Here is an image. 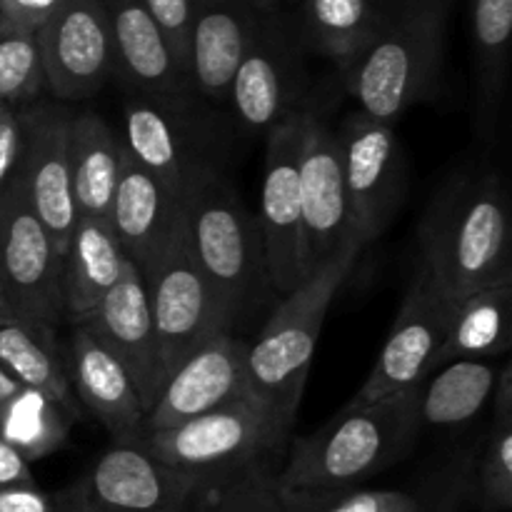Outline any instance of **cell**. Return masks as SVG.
Here are the masks:
<instances>
[{"instance_id": "484cf974", "label": "cell", "mask_w": 512, "mask_h": 512, "mask_svg": "<svg viewBox=\"0 0 512 512\" xmlns=\"http://www.w3.org/2000/svg\"><path fill=\"white\" fill-rule=\"evenodd\" d=\"M123 138L98 113L73 115L70 123V178L78 218L108 220L118 183Z\"/></svg>"}, {"instance_id": "8d00e7d4", "label": "cell", "mask_w": 512, "mask_h": 512, "mask_svg": "<svg viewBox=\"0 0 512 512\" xmlns=\"http://www.w3.org/2000/svg\"><path fill=\"white\" fill-rule=\"evenodd\" d=\"M0 512H58L55 495L35 485H13L0 488Z\"/></svg>"}, {"instance_id": "e575fe53", "label": "cell", "mask_w": 512, "mask_h": 512, "mask_svg": "<svg viewBox=\"0 0 512 512\" xmlns=\"http://www.w3.org/2000/svg\"><path fill=\"white\" fill-rule=\"evenodd\" d=\"M23 160V125L20 110L0 105V198L13 188Z\"/></svg>"}, {"instance_id": "ac0fdd59", "label": "cell", "mask_w": 512, "mask_h": 512, "mask_svg": "<svg viewBox=\"0 0 512 512\" xmlns=\"http://www.w3.org/2000/svg\"><path fill=\"white\" fill-rule=\"evenodd\" d=\"M78 325H85L123 363L148 413L163 378L148 290L138 265L125 260L123 275L113 290L100 300L90 318Z\"/></svg>"}, {"instance_id": "1f68e13d", "label": "cell", "mask_w": 512, "mask_h": 512, "mask_svg": "<svg viewBox=\"0 0 512 512\" xmlns=\"http://www.w3.org/2000/svg\"><path fill=\"white\" fill-rule=\"evenodd\" d=\"M260 512H445L438 493L410 490H343L318 498H283L270 493Z\"/></svg>"}, {"instance_id": "8fae6325", "label": "cell", "mask_w": 512, "mask_h": 512, "mask_svg": "<svg viewBox=\"0 0 512 512\" xmlns=\"http://www.w3.org/2000/svg\"><path fill=\"white\" fill-rule=\"evenodd\" d=\"M453 305L443 298L428 268L418 260L393 330L348 408H365L390 395L420 388L433 375L435 355L448 330Z\"/></svg>"}, {"instance_id": "603a6c76", "label": "cell", "mask_w": 512, "mask_h": 512, "mask_svg": "<svg viewBox=\"0 0 512 512\" xmlns=\"http://www.w3.org/2000/svg\"><path fill=\"white\" fill-rule=\"evenodd\" d=\"M123 123V145L130 158L183 203L198 163L190 158L173 105L145 95H130L125 100Z\"/></svg>"}, {"instance_id": "ffe728a7", "label": "cell", "mask_w": 512, "mask_h": 512, "mask_svg": "<svg viewBox=\"0 0 512 512\" xmlns=\"http://www.w3.org/2000/svg\"><path fill=\"white\" fill-rule=\"evenodd\" d=\"M115 45L118 73L125 75L138 95L160 103L180 105L193 88L175 63L163 30L143 0H100Z\"/></svg>"}, {"instance_id": "cb8c5ba5", "label": "cell", "mask_w": 512, "mask_h": 512, "mask_svg": "<svg viewBox=\"0 0 512 512\" xmlns=\"http://www.w3.org/2000/svg\"><path fill=\"white\" fill-rule=\"evenodd\" d=\"M123 268L125 255L108 220L80 215L63 253V318L73 325L88 320L100 300L118 283Z\"/></svg>"}, {"instance_id": "b9f144b4", "label": "cell", "mask_w": 512, "mask_h": 512, "mask_svg": "<svg viewBox=\"0 0 512 512\" xmlns=\"http://www.w3.org/2000/svg\"><path fill=\"white\" fill-rule=\"evenodd\" d=\"M258 15H273L280 10V0H250Z\"/></svg>"}, {"instance_id": "d6a6232c", "label": "cell", "mask_w": 512, "mask_h": 512, "mask_svg": "<svg viewBox=\"0 0 512 512\" xmlns=\"http://www.w3.org/2000/svg\"><path fill=\"white\" fill-rule=\"evenodd\" d=\"M43 88V60L35 33L0 28V105L20 110Z\"/></svg>"}, {"instance_id": "6da1fadb", "label": "cell", "mask_w": 512, "mask_h": 512, "mask_svg": "<svg viewBox=\"0 0 512 512\" xmlns=\"http://www.w3.org/2000/svg\"><path fill=\"white\" fill-rule=\"evenodd\" d=\"M290 435L263 405L240 398L178 428L143 435L138 445L193 485L198 512H215L243 490L278 478Z\"/></svg>"}, {"instance_id": "f546056e", "label": "cell", "mask_w": 512, "mask_h": 512, "mask_svg": "<svg viewBox=\"0 0 512 512\" xmlns=\"http://www.w3.org/2000/svg\"><path fill=\"white\" fill-rule=\"evenodd\" d=\"M298 43L345 65L373 35L385 0H298Z\"/></svg>"}, {"instance_id": "836d02e7", "label": "cell", "mask_w": 512, "mask_h": 512, "mask_svg": "<svg viewBox=\"0 0 512 512\" xmlns=\"http://www.w3.org/2000/svg\"><path fill=\"white\" fill-rule=\"evenodd\" d=\"M163 30L175 63L190 78V8L193 0H143Z\"/></svg>"}, {"instance_id": "4316f807", "label": "cell", "mask_w": 512, "mask_h": 512, "mask_svg": "<svg viewBox=\"0 0 512 512\" xmlns=\"http://www.w3.org/2000/svg\"><path fill=\"white\" fill-rule=\"evenodd\" d=\"M512 283L470 293L450 310L433 373L453 360H495L510 350Z\"/></svg>"}, {"instance_id": "7a4b0ae2", "label": "cell", "mask_w": 512, "mask_h": 512, "mask_svg": "<svg viewBox=\"0 0 512 512\" xmlns=\"http://www.w3.org/2000/svg\"><path fill=\"white\" fill-rule=\"evenodd\" d=\"M420 388L365 408L345 405L330 423L305 438H290L275 490L283 498H318L358 488L403 460L420 433Z\"/></svg>"}, {"instance_id": "9a60e30c", "label": "cell", "mask_w": 512, "mask_h": 512, "mask_svg": "<svg viewBox=\"0 0 512 512\" xmlns=\"http://www.w3.org/2000/svg\"><path fill=\"white\" fill-rule=\"evenodd\" d=\"M70 123L73 113L63 105L38 103L20 110L23 125V160L18 185L60 255L78 223L70 178Z\"/></svg>"}, {"instance_id": "9c48e42d", "label": "cell", "mask_w": 512, "mask_h": 512, "mask_svg": "<svg viewBox=\"0 0 512 512\" xmlns=\"http://www.w3.org/2000/svg\"><path fill=\"white\" fill-rule=\"evenodd\" d=\"M300 140L303 110L293 108L268 130L265 140L263 190H260V243H263L268 283L288 295L308 280L300 210Z\"/></svg>"}, {"instance_id": "f35d334b", "label": "cell", "mask_w": 512, "mask_h": 512, "mask_svg": "<svg viewBox=\"0 0 512 512\" xmlns=\"http://www.w3.org/2000/svg\"><path fill=\"white\" fill-rule=\"evenodd\" d=\"M493 420H512V363L505 360L493 390Z\"/></svg>"}, {"instance_id": "83f0119b", "label": "cell", "mask_w": 512, "mask_h": 512, "mask_svg": "<svg viewBox=\"0 0 512 512\" xmlns=\"http://www.w3.org/2000/svg\"><path fill=\"white\" fill-rule=\"evenodd\" d=\"M498 365L495 360H453L420 385V428L458 430L473 423L493 398Z\"/></svg>"}, {"instance_id": "ab89813d", "label": "cell", "mask_w": 512, "mask_h": 512, "mask_svg": "<svg viewBox=\"0 0 512 512\" xmlns=\"http://www.w3.org/2000/svg\"><path fill=\"white\" fill-rule=\"evenodd\" d=\"M18 390H20V385L13 383V380H10L8 375H5V370L0 368V408H3V405L8 403V400L13 398V395L18 393Z\"/></svg>"}, {"instance_id": "5b68a950", "label": "cell", "mask_w": 512, "mask_h": 512, "mask_svg": "<svg viewBox=\"0 0 512 512\" xmlns=\"http://www.w3.org/2000/svg\"><path fill=\"white\" fill-rule=\"evenodd\" d=\"M360 253L363 248L353 245L335 263L315 270L293 293L283 295L258 338L248 343V398L263 405L288 433H293L325 315Z\"/></svg>"}, {"instance_id": "d6986e66", "label": "cell", "mask_w": 512, "mask_h": 512, "mask_svg": "<svg viewBox=\"0 0 512 512\" xmlns=\"http://www.w3.org/2000/svg\"><path fill=\"white\" fill-rule=\"evenodd\" d=\"M65 368L75 403L108 430L113 443H138L143 438L145 408L128 370L85 325L73 328Z\"/></svg>"}, {"instance_id": "8992f818", "label": "cell", "mask_w": 512, "mask_h": 512, "mask_svg": "<svg viewBox=\"0 0 512 512\" xmlns=\"http://www.w3.org/2000/svg\"><path fill=\"white\" fill-rule=\"evenodd\" d=\"M183 228L195 265L233 323L268 283L258 220L208 165H198L183 195Z\"/></svg>"}, {"instance_id": "7402d4cb", "label": "cell", "mask_w": 512, "mask_h": 512, "mask_svg": "<svg viewBox=\"0 0 512 512\" xmlns=\"http://www.w3.org/2000/svg\"><path fill=\"white\" fill-rule=\"evenodd\" d=\"M183 203L145 173L123 145L118 183L110 200L108 223L125 260L143 270L178 228Z\"/></svg>"}, {"instance_id": "277c9868", "label": "cell", "mask_w": 512, "mask_h": 512, "mask_svg": "<svg viewBox=\"0 0 512 512\" xmlns=\"http://www.w3.org/2000/svg\"><path fill=\"white\" fill-rule=\"evenodd\" d=\"M453 5L455 0H385L368 43L340 65L360 113L393 125L438 93Z\"/></svg>"}, {"instance_id": "30bf717a", "label": "cell", "mask_w": 512, "mask_h": 512, "mask_svg": "<svg viewBox=\"0 0 512 512\" xmlns=\"http://www.w3.org/2000/svg\"><path fill=\"white\" fill-rule=\"evenodd\" d=\"M340 163L353 210L355 238L370 245L385 233L408 188V160L390 123L365 113L343 120L338 133Z\"/></svg>"}, {"instance_id": "d590c367", "label": "cell", "mask_w": 512, "mask_h": 512, "mask_svg": "<svg viewBox=\"0 0 512 512\" xmlns=\"http://www.w3.org/2000/svg\"><path fill=\"white\" fill-rule=\"evenodd\" d=\"M58 5L60 0H0V28L35 33Z\"/></svg>"}, {"instance_id": "2e32d148", "label": "cell", "mask_w": 512, "mask_h": 512, "mask_svg": "<svg viewBox=\"0 0 512 512\" xmlns=\"http://www.w3.org/2000/svg\"><path fill=\"white\" fill-rule=\"evenodd\" d=\"M245 363V340L233 338L230 333H218L205 340L183 363L175 365L160 385L158 398L145 413L143 435L178 428L188 420L248 398Z\"/></svg>"}, {"instance_id": "52a82bcc", "label": "cell", "mask_w": 512, "mask_h": 512, "mask_svg": "<svg viewBox=\"0 0 512 512\" xmlns=\"http://www.w3.org/2000/svg\"><path fill=\"white\" fill-rule=\"evenodd\" d=\"M140 273L148 290L150 315L158 340L160 378L165 383L170 370L183 363L205 340L218 333H228L230 320L190 255L183 215L168 243Z\"/></svg>"}, {"instance_id": "3957f363", "label": "cell", "mask_w": 512, "mask_h": 512, "mask_svg": "<svg viewBox=\"0 0 512 512\" xmlns=\"http://www.w3.org/2000/svg\"><path fill=\"white\" fill-rule=\"evenodd\" d=\"M420 263L450 305L512 283L510 218L500 173L450 180L420 225Z\"/></svg>"}, {"instance_id": "ba28073f", "label": "cell", "mask_w": 512, "mask_h": 512, "mask_svg": "<svg viewBox=\"0 0 512 512\" xmlns=\"http://www.w3.org/2000/svg\"><path fill=\"white\" fill-rule=\"evenodd\" d=\"M58 512H198L195 488L145 453L113 443L73 485L55 493Z\"/></svg>"}, {"instance_id": "4dcf8cb0", "label": "cell", "mask_w": 512, "mask_h": 512, "mask_svg": "<svg viewBox=\"0 0 512 512\" xmlns=\"http://www.w3.org/2000/svg\"><path fill=\"white\" fill-rule=\"evenodd\" d=\"M75 415V410L40 390L20 388L0 408V438L28 463L43 460L68 443Z\"/></svg>"}, {"instance_id": "4fadbf2b", "label": "cell", "mask_w": 512, "mask_h": 512, "mask_svg": "<svg viewBox=\"0 0 512 512\" xmlns=\"http://www.w3.org/2000/svg\"><path fill=\"white\" fill-rule=\"evenodd\" d=\"M63 255L20 193L18 180L0 198V278L15 323L53 325L63 318Z\"/></svg>"}, {"instance_id": "44dd1931", "label": "cell", "mask_w": 512, "mask_h": 512, "mask_svg": "<svg viewBox=\"0 0 512 512\" xmlns=\"http://www.w3.org/2000/svg\"><path fill=\"white\" fill-rule=\"evenodd\" d=\"M260 15L250 0H193L190 83L213 103L228 100L230 80Z\"/></svg>"}, {"instance_id": "60d3db41", "label": "cell", "mask_w": 512, "mask_h": 512, "mask_svg": "<svg viewBox=\"0 0 512 512\" xmlns=\"http://www.w3.org/2000/svg\"><path fill=\"white\" fill-rule=\"evenodd\" d=\"M8 323H15V315H13V310H10L8 295H5L3 278H0V325H8Z\"/></svg>"}, {"instance_id": "f1b7e54d", "label": "cell", "mask_w": 512, "mask_h": 512, "mask_svg": "<svg viewBox=\"0 0 512 512\" xmlns=\"http://www.w3.org/2000/svg\"><path fill=\"white\" fill-rule=\"evenodd\" d=\"M0 368L20 388L40 390L78 413L65 355L55 343L53 325L23 320L0 325Z\"/></svg>"}, {"instance_id": "74e56055", "label": "cell", "mask_w": 512, "mask_h": 512, "mask_svg": "<svg viewBox=\"0 0 512 512\" xmlns=\"http://www.w3.org/2000/svg\"><path fill=\"white\" fill-rule=\"evenodd\" d=\"M13 485H35V475L28 460L0 438V488Z\"/></svg>"}, {"instance_id": "d4e9b609", "label": "cell", "mask_w": 512, "mask_h": 512, "mask_svg": "<svg viewBox=\"0 0 512 512\" xmlns=\"http://www.w3.org/2000/svg\"><path fill=\"white\" fill-rule=\"evenodd\" d=\"M475 70V125L495 138L510 68L512 0H470Z\"/></svg>"}, {"instance_id": "5bb4252c", "label": "cell", "mask_w": 512, "mask_h": 512, "mask_svg": "<svg viewBox=\"0 0 512 512\" xmlns=\"http://www.w3.org/2000/svg\"><path fill=\"white\" fill-rule=\"evenodd\" d=\"M45 88L55 100H85L118 73L113 35L100 0H60L35 30Z\"/></svg>"}, {"instance_id": "e0dca14e", "label": "cell", "mask_w": 512, "mask_h": 512, "mask_svg": "<svg viewBox=\"0 0 512 512\" xmlns=\"http://www.w3.org/2000/svg\"><path fill=\"white\" fill-rule=\"evenodd\" d=\"M298 35L283 15H260L248 48L230 80L228 100L248 130L268 133L295 108L298 90Z\"/></svg>"}, {"instance_id": "7c38bea8", "label": "cell", "mask_w": 512, "mask_h": 512, "mask_svg": "<svg viewBox=\"0 0 512 512\" xmlns=\"http://www.w3.org/2000/svg\"><path fill=\"white\" fill-rule=\"evenodd\" d=\"M298 180L305 268L310 278L315 270L335 263L348 248L360 245L345 190L338 135L310 110H303Z\"/></svg>"}]
</instances>
